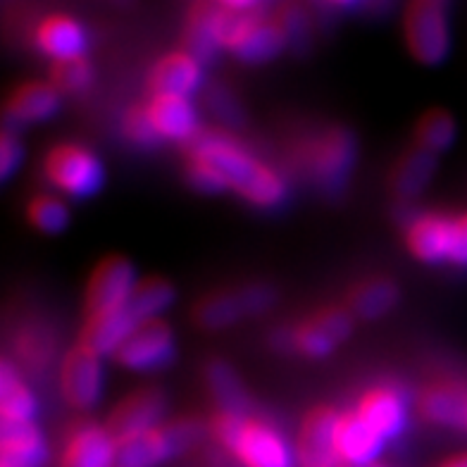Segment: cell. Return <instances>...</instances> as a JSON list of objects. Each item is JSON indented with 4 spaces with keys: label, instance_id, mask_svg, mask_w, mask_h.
<instances>
[{
    "label": "cell",
    "instance_id": "37",
    "mask_svg": "<svg viewBox=\"0 0 467 467\" xmlns=\"http://www.w3.org/2000/svg\"><path fill=\"white\" fill-rule=\"evenodd\" d=\"M25 143L17 130L5 127L0 134V179L10 182L25 165Z\"/></svg>",
    "mask_w": 467,
    "mask_h": 467
},
{
    "label": "cell",
    "instance_id": "32",
    "mask_svg": "<svg viewBox=\"0 0 467 467\" xmlns=\"http://www.w3.org/2000/svg\"><path fill=\"white\" fill-rule=\"evenodd\" d=\"M458 139V122L446 108H430L412 124V146L431 155L446 153Z\"/></svg>",
    "mask_w": 467,
    "mask_h": 467
},
{
    "label": "cell",
    "instance_id": "23",
    "mask_svg": "<svg viewBox=\"0 0 467 467\" xmlns=\"http://www.w3.org/2000/svg\"><path fill=\"white\" fill-rule=\"evenodd\" d=\"M34 48L50 62L69 60V57L87 56L88 31L79 19L69 15H48L36 25L31 34Z\"/></svg>",
    "mask_w": 467,
    "mask_h": 467
},
{
    "label": "cell",
    "instance_id": "15",
    "mask_svg": "<svg viewBox=\"0 0 467 467\" xmlns=\"http://www.w3.org/2000/svg\"><path fill=\"white\" fill-rule=\"evenodd\" d=\"M338 408L329 403L313 406L301 418L298 431H296L294 453L298 467H341L334 443L337 431Z\"/></svg>",
    "mask_w": 467,
    "mask_h": 467
},
{
    "label": "cell",
    "instance_id": "31",
    "mask_svg": "<svg viewBox=\"0 0 467 467\" xmlns=\"http://www.w3.org/2000/svg\"><path fill=\"white\" fill-rule=\"evenodd\" d=\"M25 217L34 232L44 236H60L67 232L72 222V208L67 198L57 196L56 191H38L26 201Z\"/></svg>",
    "mask_w": 467,
    "mask_h": 467
},
{
    "label": "cell",
    "instance_id": "44",
    "mask_svg": "<svg viewBox=\"0 0 467 467\" xmlns=\"http://www.w3.org/2000/svg\"><path fill=\"white\" fill-rule=\"evenodd\" d=\"M112 3H117V5H130V3H134V0H112Z\"/></svg>",
    "mask_w": 467,
    "mask_h": 467
},
{
    "label": "cell",
    "instance_id": "2",
    "mask_svg": "<svg viewBox=\"0 0 467 467\" xmlns=\"http://www.w3.org/2000/svg\"><path fill=\"white\" fill-rule=\"evenodd\" d=\"M208 431L241 467H298L294 441L255 412H213Z\"/></svg>",
    "mask_w": 467,
    "mask_h": 467
},
{
    "label": "cell",
    "instance_id": "29",
    "mask_svg": "<svg viewBox=\"0 0 467 467\" xmlns=\"http://www.w3.org/2000/svg\"><path fill=\"white\" fill-rule=\"evenodd\" d=\"M205 387L208 394L213 396L215 406L220 412H234V415H246L253 412L251 391L246 389L241 375L222 358H213L205 365Z\"/></svg>",
    "mask_w": 467,
    "mask_h": 467
},
{
    "label": "cell",
    "instance_id": "41",
    "mask_svg": "<svg viewBox=\"0 0 467 467\" xmlns=\"http://www.w3.org/2000/svg\"><path fill=\"white\" fill-rule=\"evenodd\" d=\"M394 3L396 0H368V7H365V10L372 15H384L394 7Z\"/></svg>",
    "mask_w": 467,
    "mask_h": 467
},
{
    "label": "cell",
    "instance_id": "42",
    "mask_svg": "<svg viewBox=\"0 0 467 467\" xmlns=\"http://www.w3.org/2000/svg\"><path fill=\"white\" fill-rule=\"evenodd\" d=\"M437 467H467V451L465 453L451 455L449 461H443L441 465H437Z\"/></svg>",
    "mask_w": 467,
    "mask_h": 467
},
{
    "label": "cell",
    "instance_id": "28",
    "mask_svg": "<svg viewBox=\"0 0 467 467\" xmlns=\"http://www.w3.org/2000/svg\"><path fill=\"white\" fill-rule=\"evenodd\" d=\"M139 325L141 322L131 315L130 306L122 310H112V313L93 315V317H84L79 341L96 350L99 356L112 358Z\"/></svg>",
    "mask_w": 467,
    "mask_h": 467
},
{
    "label": "cell",
    "instance_id": "46",
    "mask_svg": "<svg viewBox=\"0 0 467 467\" xmlns=\"http://www.w3.org/2000/svg\"><path fill=\"white\" fill-rule=\"evenodd\" d=\"M443 3H446V0H443Z\"/></svg>",
    "mask_w": 467,
    "mask_h": 467
},
{
    "label": "cell",
    "instance_id": "38",
    "mask_svg": "<svg viewBox=\"0 0 467 467\" xmlns=\"http://www.w3.org/2000/svg\"><path fill=\"white\" fill-rule=\"evenodd\" d=\"M208 105L213 108L215 115H220L227 124H241L244 122V112H241L239 103L232 96V91L220 84H213L208 88Z\"/></svg>",
    "mask_w": 467,
    "mask_h": 467
},
{
    "label": "cell",
    "instance_id": "7",
    "mask_svg": "<svg viewBox=\"0 0 467 467\" xmlns=\"http://www.w3.org/2000/svg\"><path fill=\"white\" fill-rule=\"evenodd\" d=\"M208 431V422L196 418L165 420L117 449V467H162L196 446Z\"/></svg>",
    "mask_w": 467,
    "mask_h": 467
},
{
    "label": "cell",
    "instance_id": "26",
    "mask_svg": "<svg viewBox=\"0 0 467 467\" xmlns=\"http://www.w3.org/2000/svg\"><path fill=\"white\" fill-rule=\"evenodd\" d=\"M399 282L387 275H372L365 277L346 294L344 306L348 307L356 322H377L391 315L400 303Z\"/></svg>",
    "mask_w": 467,
    "mask_h": 467
},
{
    "label": "cell",
    "instance_id": "45",
    "mask_svg": "<svg viewBox=\"0 0 467 467\" xmlns=\"http://www.w3.org/2000/svg\"><path fill=\"white\" fill-rule=\"evenodd\" d=\"M372 467H381V465H372Z\"/></svg>",
    "mask_w": 467,
    "mask_h": 467
},
{
    "label": "cell",
    "instance_id": "3",
    "mask_svg": "<svg viewBox=\"0 0 467 467\" xmlns=\"http://www.w3.org/2000/svg\"><path fill=\"white\" fill-rule=\"evenodd\" d=\"M294 162L307 184L322 193H338L346 189L356 170V134L344 124H327L296 146Z\"/></svg>",
    "mask_w": 467,
    "mask_h": 467
},
{
    "label": "cell",
    "instance_id": "8",
    "mask_svg": "<svg viewBox=\"0 0 467 467\" xmlns=\"http://www.w3.org/2000/svg\"><path fill=\"white\" fill-rule=\"evenodd\" d=\"M222 41L229 56L244 65H265L277 60L289 48L277 17H265L258 10L255 13L224 10Z\"/></svg>",
    "mask_w": 467,
    "mask_h": 467
},
{
    "label": "cell",
    "instance_id": "27",
    "mask_svg": "<svg viewBox=\"0 0 467 467\" xmlns=\"http://www.w3.org/2000/svg\"><path fill=\"white\" fill-rule=\"evenodd\" d=\"M439 158L422 148L410 146L399 155L389 172V191L399 201H415L437 177Z\"/></svg>",
    "mask_w": 467,
    "mask_h": 467
},
{
    "label": "cell",
    "instance_id": "11",
    "mask_svg": "<svg viewBox=\"0 0 467 467\" xmlns=\"http://www.w3.org/2000/svg\"><path fill=\"white\" fill-rule=\"evenodd\" d=\"M105 358L81 341L69 346L60 360L57 384L60 394L72 410L91 412L105 391Z\"/></svg>",
    "mask_w": 467,
    "mask_h": 467
},
{
    "label": "cell",
    "instance_id": "9",
    "mask_svg": "<svg viewBox=\"0 0 467 467\" xmlns=\"http://www.w3.org/2000/svg\"><path fill=\"white\" fill-rule=\"evenodd\" d=\"M403 38L412 60L439 67L451 56V22L443 0H410L403 13Z\"/></svg>",
    "mask_w": 467,
    "mask_h": 467
},
{
    "label": "cell",
    "instance_id": "17",
    "mask_svg": "<svg viewBox=\"0 0 467 467\" xmlns=\"http://www.w3.org/2000/svg\"><path fill=\"white\" fill-rule=\"evenodd\" d=\"M117 449L105 424L81 418L65 434L57 467H117Z\"/></svg>",
    "mask_w": 467,
    "mask_h": 467
},
{
    "label": "cell",
    "instance_id": "40",
    "mask_svg": "<svg viewBox=\"0 0 467 467\" xmlns=\"http://www.w3.org/2000/svg\"><path fill=\"white\" fill-rule=\"evenodd\" d=\"M325 5L334 7V10H346V13H353V10H365L368 7V0H322Z\"/></svg>",
    "mask_w": 467,
    "mask_h": 467
},
{
    "label": "cell",
    "instance_id": "19",
    "mask_svg": "<svg viewBox=\"0 0 467 467\" xmlns=\"http://www.w3.org/2000/svg\"><path fill=\"white\" fill-rule=\"evenodd\" d=\"M62 96L50 81H22L5 99V127L25 130L34 124H44L60 112Z\"/></svg>",
    "mask_w": 467,
    "mask_h": 467
},
{
    "label": "cell",
    "instance_id": "22",
    "mask_svg": "<svg viewBox=\"0 0 467 467\" xmlns=\"http://www.w3.org/2000/svg\"><path fill=\"white\" fill-rule=\"evenodd\" d=\"M334 443L341 467L379 465L381 453L387 449V441L353 408L338 412Z\"/></svg>",
    "mask_w": 467,
    "mask_h": 467
},
{
    "label": "cell",
    "instance_id": "18",
    "mask_svg": "<svg viewBox=\"0 0 467 467\" xmlns=\"http://www.w3.org/2000/svg\"><path fill=\"white\" fill-rule=\"evenodd\" d=\"M205 65L184 48L165 53L146 77L148 96H184L193 99L205 87Z\"/></svg>",
    "mask_w": 467,
    "mask_h": 467
},
{
    "label": "cell",
    "instance_id": "4",
    "mask_svg": "<svg viewBox=\"0 0 467 467\" xmlns=\"http://www.w3.org/2000/svg\"><path fill=\"white\" fill-rule=\"evenodd\" d=\"M356 329V317L346 306L315 307L298 322L270 334V346L306 360H325L346 344Z\"/></svg>",
    "mask_w": 467,
    "mask_h": 467
},
{
    "label": "cell",
    "instance_id": "36",
    "mask_svg": "<svg viewBox=\"0 0 467 467\" xmlns=\"http://www.w3.org/2000/svg\"><path fill=\"white\" fill-rule=\"evenodd\" d=\"M119 127H122V136L131 143V146H136V148L161 146V139H158V134H155V130H153V124H150V119H148L143 103L131 105L130 110L122 115V122H119Z\"/></svg>",
    "mask_w": 467,
    "mask_h": 467
},
{
    "label": "cell",
    "instance_id": "5",
    "mask_svg": "<svg viewBox=\"0 0 467 467\" xmlns=\"http://www.w3.org/2000/svg\"><path fill=\"white\" fill-rule=\"evenodd\" d=\"M44 182L67 201H88L105 186V162L91 146L81 141H57L41 161Z\"/></svg>",
    "mask_w": 467,
    "mask_h": 467
},
{
    "label": "cell",
    "instance_id": "33",
    "mask_svg": "<svg viewBox=\"0 0 467 467\" xmlns=\"http://www.w3.org/2000/svg\"><path fill=\"white\" fill-rule=\"evenodd\" d=\"M177 303V286L162 275H146L139 279L131 294L130 310L139 322L158 320Z\"/></svg>",
    "mask_w": 467,
    "mask_h": 467
},
{
    "label": "cell",
    "instance_id": "1",
    "mask_svg": "<svg viewBox=\"0 0 467 467\" xmlns=\"http://www.w3.org/2000/svg\"><path fill=\"white\" fill-rule=\"evenodd\" d=\"M184 179L198 193L220 196L232 191L258 210H275L289 198V184L277 167L224 130H203L186 143Z\"/></svg>",
    "mask_w": 467,
    "mask_h": 467
},
{
    "label": "cell",
    "instance_id": "24",
    "mask_svg": "<svg viewBox=\"0 0 467 467\" xmlns=\"http://www.w3.org/2000/svg\"><path fill=\"white\" fill-rule=\"evenodd\" d=\"M48 455V441L36 420H0V467H44Z\"/></svg>",
    "mask_w": 467,
    "mask_h": 467
},
{
    "label": "cell",
    "instance_id": "25",
    "mask_svg": "<svg viewBox=\"0 0 467 467\" xmlns=\"http://www.w3.org/2000/svg\"><path fill=\"white\" fill-rule=\"evenodd\" d=\"M222 29H224V10L213 0H201L191 7L186 19L184 50L203 65H210L224 50Z\"/></svg>",
    "mask_w": 467,
    "mask_h": 467
},
{
    "label": "cell",
    "instance_id": "43",
    "mask_svg": "<svg viewBox=\"0 0 467 467\" xmlns=\"http://www.w3.org/2000/svg\"><path fill=\"white\" fill-rule=\"evenodd\" d=\"M455 222H458V229H461V234L467 239V210H462L461 215H455Z\"/></svg>",
    "mask_w": 467,
    "mask_h": 467
},
{
    "label": "cell",
    "instance_id": "35",
    "mask_svg": "<svg viewBox=\"0 0 467 467\" xmlns=\"http://www.w3.org/2000/svg\"><path fill=\"white\" fill-rule=\"evenodd\" d=\"M275 17L282 26L289 48L296 50V53H306L307 46H310V38H313V25H310V15H307L306 7L291 0V3H284L279 7V13Z\"/></svg>",
    "mask_w": 467,
    "mask_h": 467
},
{
    "label": "cell",
    "instance_id": "39",
    "mask_svg": "<svg viewBox=\"0 0 467 467\" xmlns=\"http://www.w3.org/2000/svg\"><path fill=\"white\" fill-rule=\"evenodd\" d=\"M213 3L229 13H255L263 0H213Z\"/></svg>",
    "mask_w": 467,
    "mask_h": 467
},
{
    "label": "cell",
    "instance_id": "34",
    "mask_svg": "<svg viewBox=\"0 0 467 467\" xmlns=\"http://www.w3.org/2000/svg\"><path fill=\"white\" fill-rule=\"evenodd\" d=\"M48 81L62 96H81V93H87L93 87L96 69H93V62L87 56L50 62Z\"/></svg>",
    "mask_w": 467,
    "mask_h": 467
},
{
    "label": "cell",
    "instance_id": "12",
    "mask_svg": "<svg viewBox=\"0 0 467 467\" xmlns=\"http://www.w3.org/2000/svg\"><path fill=\"white\" fill-rule=\"evenodd\" d=\"M174 358H177V334L165 317H158L136 327L112 360L127 372L150 375L170 368Z\"/></svg>",
    "mask_w": 467,
    "mask_h": 467
},
{
    "label": "cell",
    "instance_id": "21",
    "mask_svg": "<svg viewBox=\"0 0 467 467\" xmlns=\"http://www.w3.org/2000/svg\"><path fill=\"white\" fill-rule=\"evenodd\" d=\"M146 115L153 124L155 134L162 141L191 143L201 134V112L193 99L184 96H148L143 100Z\"/></svg>",
    "mask_w": 467,
    "mask_h": 467
},
{
    "label": "cell",
    "instance_id": "6",
    "mask_svg": "<svg viewBox=\"0 0 467 467\" xmlns=\"http://www.w3.org/2000/svg\"><path fill=\"white\" fill-rule=\"evenodd\" d=\"M279 291L270 282H251L234 289H215L191 307V322L201 332H224L248 317H258L277 306Z\"/></svg>",
    "mask_w": 467,
    "mask_h": 467
},
{
    "label": "cell",
    "instance_id": "13",
    "mask_svg": "<svg viewBox=\"0 0 467 467\" xmlns=\"http://www.w3.org/2000/svg\"><path fill=\"white\" fill-rule=\"evenodd\" d=\"M455 239H458L455 215L441 210H422L412 215L403 229V246L408 255L422 265H449Z\"/></svg>",
    "mask_w": 467,
    "mask_h": 467
},
{
    "label": "cell",
    "instance_id": "14",
    "mask_svg": "<svg viewBox=\"0 0 467 467\" xmlns=\"http://www.w3.org/2000/svg\"><path fill=\"white\" fill-rule=\"evenodd\" d=\"M167 394L161 387H139L124 396L105 418V427L117 441V446L141 437L148 430L165 422L167 418Z\"/></svg>",
    "mask_w": 467,
    "mask_h": 467
},
{
    "label": "cell",
    "instance_id": "10",
    "mask_svg": "<svg viewBox=\"0 0 467 467\" xmlns=\"http://www.w3.org/2000/svg\"><path fill=\"white\" fill-rule=\"evenodd\" d=\"M139 272L122 253L103 255L88 272L87 289H84V317L112 313L130 306L131 294L139 284Z\"/></svg>",
    "mask_w": 467,
    "mask_h": 467
},
{
    "label": "cell",
    "instance_id": "20",
    "mask_svg": "<svg viewBox=\"0 0 467 467\" xmlns=\"http://www.w3.org/2000/svg\"><path fill=\"white\" fill-rule=\"evenodd\" d=\"M420 418L434 427L467 431V381L434 379L420 389L415 400Z\"/></svg>",
    "mask_w": 467,
    "mask_h": 467
},
{
    "label": "cell",
    "instance_id": "30",
    "mask_svg": "<svg viewBox=\"0 0 467 467\" xmlns=\"http://www.w3.org/2000/svg\"><path fill=\"white\" fill-rule=\"evenodd\" d=\"M38 415V399L26 384L13 358H3L0 363V420L29 422Z\"/></svg>",
    "mask_w": 467,
    "mask_h": 467
},
{
    "label": "cell",
    "instance_id": "16",
    "mask_svg": "<svg viewBox=\"0 0 467 467\" xmlns=\"http://www.w3.org/2000/svg\"><path fill=\"white\" fill-rule=\"evenodd\" d=\"M353 410L379 434L384 441H396L403 437L410 420V408H408L406 394L396 384H372L358 396Z\"/></svg>",
    "mask_w": 467,
    "mask_h": 467
}]
</instances>
